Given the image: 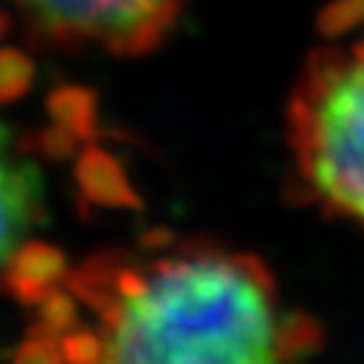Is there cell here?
I'll use <instances>...</instances> for the list:
<instances>
[{"label":"cell","mask_w":364,"mask_h":364,"mask_svg":"<svg viewBox=\"0 0 364 364\" xmlns=\"http://www.w3.org/2000/svg\"><path fill=\"white\" fill-rule=\"evenodd\" d=\"M101 321L109 364H301L318 344L255 255L207 247L149 272L124 258Z\"/></svg>","instance_id":"cell-1"},{"label":"cell","mask_w":364,"mask_h":364,"mask_svg":"<svg viewBox=\"0 0 364 364\" xmlns=\"http://www.w3.org/2000/svg\"><path fill=\"white\" fill-rule=\"evenodd\" d=\"M43 218V181L32 161L15 152V135L0 121V261Z\"/></svg>","instance_id":"cell-4"},{"label":"cell","mask_w":364,"mask_h":364,"mask_svg":"<svg viewBox=\"0 0 364 364\" xmlns=\"http://www.w3.org/2000/svg\"><path fill=\"white\" fill-rule=\"evenodd\" d=\"M66 255L58 247L29 241L9 255V264L0 276V290L26 307H35L52 287H58V282L66 279Z\"/></svg>","instance_id":"cell-5"},{"label":"cell","mask_w":364,"mask_h":364,"mask_svg":"<svg viewBox=\"0 0 364 364\" xmlns=\"http://www.w3.org/2000/svg\"><path fill=\"white\" fill-rule=\"evenodd\" d=\"M287 124L310 198L364 227V35L310 55Z\"/></svg>","instance_id":"cell-2"},{"label":"cell","mask_w":364,"mask_h":364,"mask_svg":"<svg viewBox=\"0 0 364 364\" xmlns=\"http://www.w3.org/2000/svg\"><path fill=\"white\" fill-rule=\"evenodd\" d=\"M38 324L35 327H41V330H46V333H52V336H63V333H69L72 327H75V321H77V307H75V299L69 296V293H63V290H58V287H52L41 301H38Z\"/></svg>","instance_id":"cell-8"},{"label":"cell","mask_w":364,"mask_h":364,"mask_svg":"<svg viewBox=\"0 0 364 364\" xmlns=\"http://www.w3.org/2000/svg\"><path fill=\"white\" fill-rule=\"evenodd\" d=\"M77 187H80V196L92 204H101V207H129V210H141V196L132 190V184L127 181L121 164L104 152V149H86L77 161Z\"/></svg>","instance_id":"cell-6"},{"label":"cell","mask_w":364,"mask_h":364,"mask_svg":"<svg viewBox=\"0 0 364 364\" xmlns=\"http://www.w3.org/2000/svg\"><path fill=\"white\" fill-rule=\"evenodd\" d=\"M49 112L52 118L72 129L77 138L95 135V98L80 89H60L49 98Z\"/></svg>","instance_id":"cell-7"},{"label":"cell","mask_w":364,"mask_h":364,"mask_svg":"<svg viewBox=\"0 0 364 364\" xmlns=\"http://www.w3.org/2000/svg\"><path fill=\"white\" fill-rule=\"evenodd\" d=\"M60 350L66 364H101L107 358V338L95 330H69L60 336Z\"/></svg>","instance_id":"cell-9"},{"label":"cell","mask_w":364,"mask_h":364,"mask_svg":"<svg viewBox=\"0 0 364 364\" xmlns=\"http://www.w3.org/2000/svg\"><path fill=\"white\" fill-rule=\"evenodd\" d=\"M32 80V63L18 52H0V104H9L26 92Z\"/></svg>","instance_id":"cell-11"},{"label":"cell","mask_w":364,"mask_h":364,"mask_svg":"<svg viewBox=\"0 0 364 364\" xmlns=\"http://www.w3.org/2000/svg\"><path fill=\"white\" fill-rule=\"evenodd\" d=\"M107 364H109V361H107Z\"/></svg>","instance_id":"cell-13"},{"label":"cell","mask_w":364,"mask_h":364,"mask_svg":"<svg viewBox=\"0 0 364 364\" xmlns=\"http://www.w3.org/2000/svg\"><path fill=\"white\" fill-rule=\"evenodd\" d=\"M29 29L58 46H98L132 58L155 49L184 0H9Z\"/></svg>","instance_id":"cell-3"},{"label":"cell","mask_w":364,"mask_h":364,"mask_svg":"<svg viewBox=\"0 0 364 364\" xmlns=\"http://www.w3.org/2000/svg\"><path fill=\"white\" fill-rule=\"evenodd\" d=\"M4 29H6V21H4V12H0V35H4Z\"/></svg>","instance_id":"cell-12"},{"label":"cell","mask_w":364,"mask_h":364,"mask_svg":"<svg viewBox=\"0 0 364 364\" xmlns=\"http://www.w3.org/2000/svg\"><path fill=\"white\" fill-rule=\"evenodd\" d=\"M12 364H66L63 350H60V338L41 330V327H32L26 341L18 347Z\"/></svg>","instance_id":"cell-10"}]
</instances>
